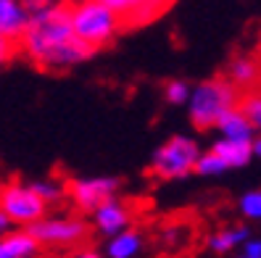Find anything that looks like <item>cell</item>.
<instances>
[{
  "instance_id": "9c48e42d",
  "label": "cell",
  "mask_w": 261,
  "mask_h": 258,
  "mask_svg": "<svg viewBox=\"0 0 261 258\" xmlns=\"http://www.w3.org/2000/svg\"><path fill=\"white\" fill-rule=\"evenodd\" d=\"M93 224L103 237H111V235L132 226V211H129L127 203L111 198V200H106L103 206H98L93 211Z\"/></svg>"
},
{
  "instance_id": "30bf717a",
  "label": "cell",
  "mask_w": 261,
  "mask_h": 258,
  "mask_svg": "<svg viewBox=\"0 0 261 258\" xmlns=\"http://www.w3.org/2000/svg\"><path fill=\"white\" fill-rule=\"evenodd\" d=\"M40 242L35 240L29 226H11L0 235V258H37Z\"/></svg>"
},
{
  "instance_id": "277c9868",
  "label": "cell",
  "mask_w": 261,
  "mask_h": 258,
  "mask_svg": "<svg viewBox=\"0 0 261 258\" xmlns=\"http://www.w3.org/2000/svg\"><path fill=\"white\" fill-rule=\"evenodd\" d=\"M201 142L190 134H172L166 142L156 148L150 158V171L161 179H182L195 171Z\"/></svg>"
},
{
  "instance_id": "4316f807",
  "label": "cell",
  "mask_w": 261,
  "mask_h": 258,
  "mask_svg": "<svg viewBox=\"0 0 261 258\" xmlns=\"http://www.w3.org/2000/svg\"><path fill=\"white\" fill-rule=\"evenodd\" d=\"M11 226H13V224H11V219L3 214V208H0V235H6V232L11 230Z\"/></svg>"
},
{
  "instance_id": "d6986e66",
  "label": "cell",
  "mask_w": 261,
  "mask_h": 258,
  "mask_svg": "<svg viewBox=\"0 0 261 258\" xmlns=\"http://www.w3.org/2000/svg\"><path fill=\"white\" fill-rule=\"evenodd\" d=\"M229 169L211 153V150H201V156H198V163H195V174L201 177H222L227 174Z\"/></svg>"
},
{
  "instance_id": "44dd1931",
  "label": "cell",
  "mask_w": 261,
  "mask_h": 258,
  "mask_svg": "<svg viewBox=\"0 0 261 258\" xmlns=\"http://www.w3.org/2000/svg\"><path fill=\"white\" fill-rule=\"evenodd\" d=\"M164 98H166L169 105H185L188 98H190V84H188L185 79H172V82H166Z\"/></svg>"
},
{
  "instance_id": "603a6c76",
  "label": "cell",
  "mask_w": 261,
  "mask_h": 258,
  "mask_svg": "<svg viewBox=\"0 0 261 258\" xmlns=\"http://www.w3.org/2000/svg\"><path fill=\"white\" fill-rule=\"evenodd\" d=\"M13 55H16V40L0 35V69H3Z\"/></svg>"
},
{
  "instance_id": "2e32d148",
  "label": "cell",
  "mask_w": 261,
  "mask_h": 258,
  "mask_svg": "<svg viewBox=\"0 0 261 258\" xmlns=\"http://www.w3.org/2000/svg\"><path fill=\"white\" fill-rule=\"evenodd\" d=\"M248 235L251 232L245 230V226H224V230L214 232L208 237V250L217 253V255H227V253H232L235 248H240L243 240L248 237Z\"/></svg>"
},
{
  "instance_id": "52a82bcc",
  "label": "cell",
  "mask_w": 261,
  "mask_h": 258,
  "mask_svg": "<svg viewBox=\"0 0 261 258\" xmlns=\"http://www.w3.org/2000/svg\"><path fill=\"white\" fill-rule=\"evenodd\" d=\"M116 190H119V182L114 177H80L66 185V198L74 203L76 211L93 214L98 206L116 198Z\"/></svg>"
},
{
  "instance_id": "8fae6325",
  "label": "cell",
  "mask_w": 261,
  "mask_h": 258,
  "mask_svg": "<svg viewBox=\"0 0 261 258\" xmlns=\"http://www.w3.org/2000/svg\"><path fill=\"white\" fill-rule=\"evenodd\" d=\"M211 153L217 156L227 169H243V166H248L253 161V153H251V142L245 140H229V137H219L214 142Z\"/></svg>"
},
{
  "instance_id": "4fadbf2b",
  "label": "cell",
  "mask_w": 261,
  "mask_h": 258,
  "mask_svg": "<svg viewBox=\"0 0 261 258\" xmlns=\"http://www.w3.org/2000/svg\"><path fill=\"white\" fill-rule=\"evenodd\" d=\"M219 132V137H229V140H245V142H251L253 140V127H251V121L248 116H245L240 111V105H235V108H229L219 121H217V127H214Z\"/></svg>"
},
{
  "instance_id": "d4e9b609",
  "label": "cell",
  "mask_w": 261,
  "mask_h": 258,
  "mask_svg": "<svg viewBox=\"0 0 261 258\" xmlns=\"http://www.w3.org/2000/svg\"><path fill=\"white\" fill-rule=\"evenodd\" d=\"M69 258H106V255H100L98 250H90V248H82V250H76V253H71Z\"/></svg>"
},
{
  "instance_id": "6da1fadb",
  "label": "cell",
  "mask_w": 261,
  "mask_h": 258,
  "mask_svg": "<svg viewBox=\"0 0 261 258\" xmlns=\"http://www.w3.org/2000/svg\"><path fill=\"white\" fill-rule=\"evenodd\" d=\"M16 50H21L29 64L45 71H66L71 66L85 64L95 53L74 35L64 3L29 16L24 32L16 40Z\"/></svg>"
},
{
  "instance_id": "484cf974",
  "label": "cell",
  "mask_w": 261,
  "mask_h": 258,
  "mask_svg": "<svg viewBox=\"0 0 261 258\" xmlns=\"http://www.w3.org/2000/svg\"><path fill=\"white\" fill-rule=\"evenodd\" d=\"M251 153H253V158L261 161V134H253V140H251Z\"/></svg>"
},
{
  "instance_id": "5bb4252c",
  "label": "cell",
  "mask_w": 261,
  "mask_h": 258,
  "mask_svg": "<svg viewBox=\"0 0 261 258\" xmlns=\"http://www.w3.org/2000/svg\"><path fill=\"white\" fill-rule=\"evenodd\" d=\"M143 250V235L129 230H121L109 237L106 242V258H137Z\"/></svg>"
},
{
  "instance_id": "8992f818",
  "label": "cell",
  "mask_w": 261,
  "mask_h": 258,
  "mask_svg": "<svg viewBox=\"0 0 261 258\" xmlns=\"http://www.w3.org/2000/svg\"><path fill=\"white\" fill-rule=\"evenodd\" d=\"M0 208L13 226H32L42 216H48V203L27 182H8L0 187Z\"/></svg>"
},
{
  "instance_id": "cb8c5ba5",
  "label": "cell",
  "mask_w": 261,
  "mask_h": 258,
  "mask_svg": "<svg viewBox=\"0 0 261 258\" xmlns=\"http://www.w3.org/2000/svg\"><path fill=\"white\" fill-rule=\"evenodd\" d=\"M243 253H251V255H261V240L258 237H245L243 240Z\"/></svg>"
},
{
  "instance_id": "3957f363",
  "label": "cell",
  "mask_w": 261,
  "mask_h": 258,
  "mask_svg": "<svg viewBox=\"0 0 261 258\" xmlns=\"http://www.w3.org/2000/svg\"><path fill=\"white\" fill-rule=\"evenodd\" d=\"M238 100V87L229 79H203L195 87H190V98H188V116L190 124L195 129H214L217 121L229 111L235 108Z\"/></svg>"
},
{
  "instance_id": "83f0119b",
  "label": "cell",
  "mask_w": 261,
  "mask_h": 258,
  "mask_svg": "<svg viewBox=\"0 0 261 258\" xmlns=\"http://www.w3.org/2000/svg\"><path fill=\"white\" fill-rule=\"evenodd\" d=\"M238 258H261V255H251V253H240Z\"/></svg>"
},
{
  "instance_id": "7a4b0ae2",
  "label": "cell",
  "mask_w": 261,
  "mask_h": 258,
  "mask_svg": "<svg viewBox=\"0 0 261 258\" xmlns=\"http://www.w3.org/2000/svg\"><path fill=\"white\" fill-rule=\"evenodd\" d=\"M66 13L74 35L93 50L111 45L116 35L124 29L121 16L111 6H106L103 0H74L66 6Z\"/></svg>"
},
{
  "instance_id": "7402d4cb",
  "label": "cell",
  "mask_w": 261,
  "mask_h": 258,
  "mask_svg": "<svg viewBox=\"0 0 261 258\" xmlns=\"http://www.w3.org/2000/svg\"><path fill=\"white\" fill-rule=\"evenodd\" d=\"M21 3H24L29 16H35V13H42V11H50V8L61 6L64 0H21Z\"/></svg>"
},
{
  "instance_id": "5b68a950",
  "label": "cell",
  "mask_w": 261,
  "mask_h": 258,
  "mask_svg": "<svg viewBox=\"0 0 261 258\" xmlns=\"http://www.w3.org/2000/svg\"><path fill=\"white\" fill-rule=\"evenodd\" d=\"M29 230L40 242V248H53V250L76 248L90 235L87 221L82 216H42Z\"/></svg>"
},
{
  "instance_id": "ffe728a7",
  "label": "cell",
  "mask_w": 261,
  "mask_h": 258,
  "mask_svg": "<svg viewBox=\"0 0 261 258\" xmlns=\"http://www.w3.org/2000/svg\"><path fill=\"white\" fill-rule=\"evenodd\" d=\"M238 105H240V111L248 116L253 132L261 134V93H248L243 98V103H238Z\"/></svg>"
},
{
  "instance_id": "7c38bea8",
  "label": "cell",
  "mask_w": 261,
  "mask_h": 258,
  "mask_svg": "<svg viewBox=\"0 0 261 258\" xmlns=\"http://www.w3.org/2000/svg\"><path fill=\"white\" fill-rule=\"evenodd\" d=\"M29 21V13L21 0H0V35L19 40L24 26Z\"/></svg>"
},
{
  "instance_id": "9a60e30c",
  "label": "cell",
  "mask_w": 261,
  "mask_h": 258,
  "mask_svg": "<svg viewBox=\"0 0 261 258\" xmlns=\"http://www.w3.org/2000/svg\"><path fill=\"white\" fill-rule=\"evenodd\" d=\"M261 77V66L258 61L251 55H238L229 61V69H227V79L232 82L235 87H253Z\"/></svg>"
},
{
  "instance_id": "e0dca14e",
  "label": "cell",
  "mask_w": 261,
  "mask_h": 258,
  "mask_svg": "<svg viewBox=\"0 0 261 258\" xmlns=\"http://www.w3.org/2000/svg\"><path fill=\"white\" fill-rule=\"evenodd\" d=\"M29 185H32V190H35L48 206L61 203V200L66 198V185H64L61 179H56V177H42V179H37V182H29Z\"/></svg>"
},
{
  "instance_id": "ba28073f",
  "label": "cell",
  "mask_w": 261,
  "mask_h": 258,
  "mask_svg": "<svg viewBox=\"0 0 261 258\" xmlns=\"http://www.w3.org/2000/svg\"><path fill=\"white\" fill-rule=\"evenodd\" d=\"M103 3L119 13L124 26H140L159 19L172 6V0H103Z\"/></svg>"
},
{
  "instance_id": "ac0fdd59",
  "label": "cell",
  "mask_w": 261,
  "mask_h": 258,
  "mask_svg": "<svg viewBox=\"0 0 261 258\" xmlns=\"http://www.w3.org/2000/svg\"><path fill=\"white\" fill-rule=\"evenodd\" d=\"M238 211H240V216H245V219L261 221V187L243 192L240 200H238Z\"/></svg>"
}]
</instances>
